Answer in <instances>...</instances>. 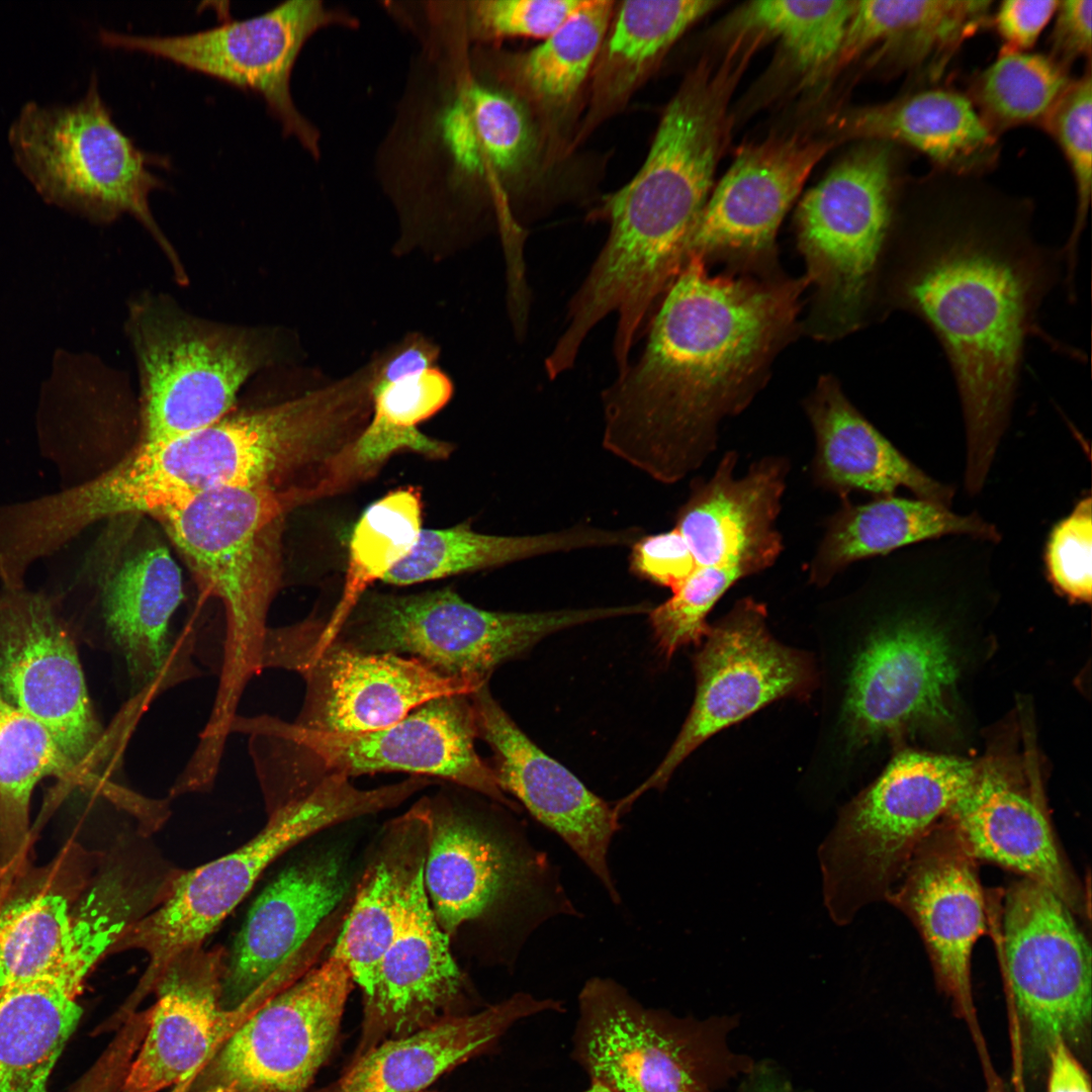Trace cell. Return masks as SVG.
Here are the masks:
<instances>
[{
    "mask_svg": "<svg viewBox=\"0 0 1092 1092\" xmlns=\"http://www.w3.org/2000/svg\"><path fill=\"white\" fill-rule=\"evenodd\" d=\"M923 182L898 203L885 315L919 318L939 343L965 428L964 487L986 485L1009 428L1027 341L1064 284L1060 249L1037 242L1030 203L971 183Z\"/></svg>",
    "mask_w": 1092,
    "mask_h": 1092,
    "instance_id": "1",
    "label": "cell"
},
{
    "mask_svg": "<svg viewBox=\"0 0 1092 1092\" xmlns=\"http://www.w3.org/2000/svg\"><path fill=\"white\" fill-rule=\"evenodd\" d=\"M688 260L649 323L641 356L602 394L603 446L671 484L715 451L725 418L762 387L798 329L805 276L710 275Z\"/></svg>",
    "mask_w": 1092,
    "mask_h": 1092,
    "instance_id": "2",
    "label": "cell"
},
{
    "mask_svg": "<svg viewBox=\"0 0 1092 1092\" xmlns=\"http://www.w3.org/2000/svg\"><path fill=\"white\" fill-rule=\"evenodd\" d=\"M997 544L949 536L887 555L880 608L848 677L845 713L857 744L961 730L965 684L1000 598Z\"/></svg>",
    "mask_w": 1092,
    "mask_h": 1092,
    "instance_id": "3",
    "label": "cell"
},
{
    "mask_svg": "<svg viewBox=\"0 0 1092 1092\" xmlns=\"http://www.w3.org/2000/svg\"><path fill=\"white\" fill-rule=\"evenodd\" d=\"M368 376L357 370L281 402L229 413L199 430L140 441L119 461L51 495L56 528L76 538L118 516L152 515L225 487H266L300 506L317 500L332 461L371 416Z\"/></svg>",
    "mask_w": 1092,
    "mask_h": 1092,
    "instance_id": "4",
    "label": "cell"
},
{
    "mask_svg": "<svg viewBox=\"0 0 1092 1092\" xmlns=\"http://www.w3.org/2000/svg\"><path fill=\"white\" fill-rule=\"evenodd\" d=\"M755 50L733 39L723 57L697 64L666 106L644 164L606 201L610 235L580 286L593 309L641 323L687 264L689 236L728 141L730 101Z\"/></svg>",
    "mask_w": 1092,
    "mask_h": 1092,
    "instance_id": "5",
    "label": "cell"
},
{
    "mask_svg": "<svg viewBox=\"0 0 1092 1092\" xmlns=\"http://www.w3.org/2000/svg\"><path fill=\"white\" fill-rule=\"evenodd\" d=\"M297 507L271 488L225 487L150 515L224 609V660L207 723L214 734L231 730L246 684L263 668L268 611L282 579L284 520Z\"/></svg>",
    "mask_w": 1092,
    "mask_h": 1092,
    "instance_id": "6",
    "label": "cell"
},
{
    "mask_svg": "<svg viewBox=\"0 0 1092 1092\" xmlns=\"http://www.w3.org/2000/svg\"><path fill=\"white\" fill-rule=\"evenodd\" d=\"M893 144L862 141L808 190L796 211L813 305L805 324L836 340L885 315L882 288L898 200Z\"/></svg>",
    "mask_w": 1092,
    "mask_h": 1092,
    "instance_id": "7",
    "label": "cell"
},
{
    "mask_svg": "<svg viewBox=\"0 0 1092 1092\" xmlns=\"http://www.w3.org/2000/svg\"><path fill=\"white\" fill-rule=\"evenodd\" d=\"M398 799L392 785L362 790L347 778H327L271 812L265 827L241 847L173 878L153 911L132 922L110 951L138 949L149 959L125 1005L139 1009L168 963L201 945L281 854L326 828L393 808Z\"/></svg>",
    "mask_w": 1092,
    "mask_h": 1092,
    "instance_id": "8",
    "label": "cell"
},
{
    "mask_svg": "<svg viewBox=\"0 0 1092 1092\" xmlns=\"http://www.w3.org/2000/svg\"><path fill=\"white\" fill-rule=\"evenodd\" d=\"M977 761L905 748L840 812L819 847L825 908L846 925L886 900L923 837L971 786Z\"/></svg>",
    "mask_w": 1092,
    "mask_h": 1092,
    "instance_id": "9",
    "label": "cell"
},
{
    "mask_svg": "<svg viewBox=\"0 0 1092 1092\" xmlns=\"http://www.w3.org/2000/svg\"><path fill=\"white\" fill-rule=\"evenodd\" d=\"M734 1023L647 1008L616 981L597 977L578 995L571 1054L590 1082L617 1092H718L754 1066L728 1045Z\"/></svg>",
    "mask_w": 1092,
    "mask_h": 1092,
    "instance_id": "10",
    "label": "cell"
},
{
    "mask_svg": "<svg viewBox=\"0 0 1092 1092\" xmlns=\"http://www.w3.org/2000/svg\"><path fill=\"white\" fill-rule=\"evenodd\" d=\"M8 141L16 164L46 199L102 220L129 213L168 248L149 206L150 193L165 183L149 166L169 162L140 150L115 124L95 74L75 103H25Z\"/></svg>",
    "mask_w": 1092,
    "mask_h": 1092,
    "instance_id": "11",
    "label": "cell"
},
{
    "mask_svg": "<svg viewBox=\"0 0 1092 1092\" xmlns=\"http://www.w3.org/2000/svg\"><path fill=\"white\" fill-rule=\"evenodd\" d=\"M129 336L142 384L143 436L160 441L226 416L241 386L273 364V332L211 324L160 298L130 308Z\"/></svg>",
    "mask_w": 1092,
    "mask_h": 1092,
    "instance_id": "12",
    "label": "cell"
},
{
    "mask_svg": "<svg viewBox=\"0 0 1092 1092\" xmlns=\"http://www.w3.org/2000/svg\"><path fill=\"white\" fill-rule=\"evenodd\" d=\"M274 738L285 785L273 807L302 798L323 780L339 776L401 771L443 779L516 809L492 768L477 754L478 736L470 695L434 699L400 721L361 733L312 730L295 723L266 721Z\"/></svg>",
    "mask_w": 1092,
    "mask_h": 1092,
    "instance_id": "13",
    "label": "cell"
},
{
    "mask_svg": "<svg viewBox=\"0 0 1092 1092\" xmlns=\"http://www.w3.org/2000/svg\"><path fill=\"white\" fill-rule=\"evenodd\" d=\"M623 613L620 606L492 612L448 587L412 595L367 592L335 640L365 652L408 654L442 674L484 684L497 665L542 638Z\"/></svg>",
    "mask_w": 1092,
    "mask_h": 1092,
    "instance_id": "14",
    "label": "cell"
},
{
    "mask_svg": "<svg viewBox=\"0 0 1092 1092\" xmlns=\"http://www.w3.org/2000/svg\"><path fill=\"white\" fill-rule=\"evenodd\" d=\"M429 803L424 885L448 936L467 922L493 917L524 942L546 920L576 914L556 869L525 833Z\"/></svg>",
    "mask_w": 1092,
    "mask_h": 1092,
    "instance_id": "15",
    "label": "cell"
},
{
    "mask_svg": "<svg viewBox=\"0 0 1092 1092\" xmlns=\"http://www.w3.org/2000/svg\"><path fill=\"white\" fill-rule=\"evenodd\" d=\"M358 25L357 17L346 9L322 0H288L260 15L191 33L135 35L101 30L99 36L106 46L145 52L260 94L284 135L295 138L318 159L321 134L293 101L292 70L315 32Z\"/></svg>",
    "mask_w": 1092,
    "mask_h": 1092,
    "instance_id": "16",
    "label": "cell"
},
{
    "mask_svg": "<svg viewBox=\"0 0 1092 1092\" xmlns=\"http://www.w3.org/2000/svg\"><path fill=\"white\" fill-rule=\"evenodd\" d=\"M353 985L345 963L330 954L241 1023L190 1076L187 1092H308Z\"/></svg>",
    "mask_w": 1092,
    "mask_h": 1092,
    "instance_id": "17",
    "label": "cell"
},
{
    "mask_svg": "<svg viewBox=\"0 0 1092 1092\" xmlns=\"http://www.w3.org/2000/svg\"><path fill=\"white\" fill-rule=\"evenodd\" d=\"M262 663L303 676L296 725L334 733L381 729L434 699L471 695L484 685L442 674L414 657L365 652L337 640L317 648L292 626L268 629Z\"/></svg>",
    "mask_w": 1092,
    "mask_h": 1092,
    "instance_id": "18",
    "label": "cell"
},
{
    "mask_svg": "<svg viewBox=\"0 0 1092 1092\" xmlns=\"http://www.w3.org/2000/svg\"><path fill=\"white\" fill-rule=\"evenodd\" d=\"M765 608L752 599L734 608L705 636L695 656L694 705L667 754L654 772L615 805L623 815L650 789H663L674 769L709 737L767 704L807 690L812 672L807 658L768 633Z\"/></svg>",
    "mask_w": 1092,
    "mask_h": 1092,
    "instance_id": "19",
    "label": "cell"
},
{
    "mask_svg": "<svg viewBox=\"0 0 1092 1092\" xmlns=\"http://www.w3.org/2000/svg\"><path fill=\"white\" fill-rule=\"evenodd\" d=\"M1076 915L1026 878L1004 892L999 946L1018 1014L1039 1046L1076 1037L1091 1014V949Z\"/></svg>",
    "mask_w": 1092,
    "mask_h": 1092,
    "instance_id": "20",
    "label": "cell"
},
{
    "mask_svg": "<svg viewBox=\"0 0 1092 1092\" xmlns=\"http://www.w3.org/2000/svg\"><path fill=\"white\" fill-rule=\"evenodd\" d=\"M0 699L42 724L90 772L102 730L75 643L49 595L0 590Z\"/></svg>",
    "mask_w": 1092,
    "mask_h": 1092,
    "instance_id": "21",
    "label": "cell"
},
{
    "mask_svg": "<svg viewBox=\"0 0 1092 1092\" xmlns=\"http://www.w3.org/2000/svg\"><path fill=\"white\" fill-rule=\"evenodd\" d=\"M835 139L791 134L743 148L711 191L687 242V262L726 260L754 274L777 272L783 218Z\"/></svg>",
    "mask_w": 1092,
    "mask_h": 1092,
    "instance_id": "22",
    "label": "cell"
},
{
    "mask_svg": "<svg viewBox=\"0 0 1092 1092\" xmlns=\"http://www.w3.org/2000/svg\"><path fill=\"white\" fill-rule=\"evenodd\" d=\"M946 818L970 853L1034 881L1090 922L1089 891L1056 838L1036 769L1015 757L988 754Z\"/></svg>",
    "mask_w": 1092,
    "mask_h": 1092,
    "instance_id": "23",
    "label": "cell"
},
{
    "mask_svg": "<svg viewBox=\"0 0 1092 1092\" xmlns=\"http://www.w3.org/2000/svg\"><path fill=\"white\" fill-rule=\"evenodd\" d=\"M977 860L945 817L915 848L886 900L918 930L936 981L964 1014L973 1007L971 961L986 932Z\"/></svg>",
    "mask_w": 1092,
    "mask_h": 1092,
    "instance_id": "24",
    "label": "cell"
},
{
    "mask_svg": "<svg viewBox=\"0 0 1092 1092\" xmlns=\"http://www.w3.org/2000/svg\"><path fill=\"white\" fill-rule=\"evenodd\" d=\"M478 736L494 753L499 788L514 795L540 823L554 831L598 878L614 903L620 895L608 853L619 829L614 807L589 791L541 750L491 697L484 684L470 695Z\"/></svg>",
    "mask_w": 1092,
    "mask_h": 1092,
    "instance_id": "25",
    "label": "cell"
},
{
    "mask_svg": "<svg viewBox=\"0 0 1092 1092\" xmlns=\"http://www.w3.org/2000/svg\"><path fill=\"white\" fill-rule=\"evenodd\" d=\"M449 936L418 883L402 923L363 992L361 1036L353 1059L378 1044L466 1014L471 992Z\"/></svg>",
    "mask_w": 1092,
    "mask_h": 1092,
    "instance_id": "26",
    "label": "cell"
},
{
    "mask_svg": "<svg viewBox=\"0 0 1092 1092\" xmlns=\"http://www.w3.org/2000/svg\"><path fill=\"white\" fill-rule=\"evenodd\" d=\"M225 954L187 948L160 975L144 1039L120 1092H159L196 1072L246 1020L222 1004Z\"/></svg>",
    "mask_w": 1092,
    "mask_h": 1092,
    "instance_id": "27",
    "label": "cell"
},
{
    "mask_svg": "<svg viewBox=\"0 0 1092 1092\" xmlns=\"http://www.w3.org/2000/svg\"><path fill=\"white\" fill-rule=\"evenodd\" d=\"M737 453L726 452L713 475L695 481L678 509L675 527L697 567L739 572L743 578L772 566L784 546L776 528L789 462L766 456L734 477Z\"/></svg>",
    "mask_w": 1092,
    "mask_h": 1092,
    "instance_id": "28",
    "label": "cell"
},
{
    "mask_svg": "<svg viewBox=\"0 0 1092 1092\" xmlns=\"http://www.w3.org/2000/svg\"><path fill=\"white\" fill-rule=\"evenodd\" d=\"M349 888L332 853L282 871L255 900L225 960L223 1006H238L287 966L345 906Z\"/></svg>",
    "mask_w": 1092,
    "mask_h": 1092,
    "instance_id": "29",
    "label": "cell"
},
{
    "mask_svg": "<svg viewBox=\"0 0 1092 1092\" xmlns=\"http://www.w3.org/2000/svg\"><path fill=\"white\" fill-rule=\"evenodd\" d=\"M562 1002L517 993L485 1009L384 1041L352 1060L317 1092H422L441 1075L491 1049L520 1020L561 1012Z\"/></svg>",
    "mask_w": 1092,
    "mask_h": 1092,
    "instance_id": "30",
    "label": "cell"
},
{
    "mask_svg": "<svg viewBox=\"0 0 1092 1092\" xmlns=\"http://www.w3.org/2000/svg\"><path fill=\"white\" fill-rule=\"evenodd\" d=\"M815 435L813 477L843 500L854 490L883 496L898 488L951 508L956 489L927 474L897 449L850 402L839 382L822 376L807 398Z\"/></svg>",
    "mask_w": 1092,
    "mask_h": 1092,
    "instance_id": "31",
    "label": "cell"
},
{
    "mask_svg": "<svg viewBox=\"0 0 1092 1092\" xmlns=\"http://www.w3.org/2000/svg\"><path fill=\"white\" fill-rule=\"evenodd\" d=\"M990 0L855 1L828 74L871 53L889 73L939 77L963 42L990 21Z\"/></svg>",
    "mask_w": 1092,
    "mask_h": 1092,
    "instance_id": "32",
    "label": "cell"
},
{
    "mask_svg": "<svg viewBox=\"0 0 1092 1092\" xmlns=\"http://www.w3.org/2000/svg\"><path fill=\"white\" fill-rule=\"evenodd\" d=\"M429 828V800L390 821L357 885L331 954L345 963L362 992L370 986L423 879Z\"/></svg>",
    "mask_w": 1092,
    "mask_h": 1092,
    "instance_id": "33",
    "label": "cell"
},
{
    "mask_svg": "<svg viewBox=\"0 0 1092 1092\" xmlns=\"http://www.w3.org/2000/svg\"><path fill=\"white\" fill-rule=\"evenodd\" d=\"M836 141L900 144L927 156L940 170L979 174L998 155L997 136L964 94L924 89L889 102L850 109L837 119Z\"/></svg>",
    "mask_w": 1092,
    "mask_h": 1092,
    "instance_id": "34",
    "label": "cell"
},
{
    "mask_svg": "<svg viewBox=\"0 0 1092 1092\" xmlns=\"http://www.w3.org/2000/svg\"><path fill=\"white\" fill-rule=\"evenodd\" d=\"M949 536H972L996 543L1002 538L997 526L977 512L958 514L924 499L895 494L876 496L859 505L845 499L828 520L809 566L810 581L825 585L853 562Z\"/></svg>",
    "mask_w": 1092,
    "mask_h": 1092,
    "instance_id": "35",
    "label": "cell"
},
{
    "mask_svg": "<svg viewBox=\"0 0 1092 1092\" xmlns=\"http://www.w3.org/2000/svg\"><path fill=\"white\" fill-rule=\"evenodd\" d=\"M183 598L180 568L164 546L143 550L104 575L102 615L133 692L153 686L169 663V625Z\"/></svg>",
    "mask_w": 1092,
    "mask_h": 1092,
    "instance_id": "36",
    "label": "cell"
},
{
    "mask_svg": "<svg viewBox=\"0 0 1092 1092\" xmlns=\"http://www.w3.org/2000/svg\"><path fill=\"white\" fill-rule=\"evenodd\" d=\"M643 534L638 527L606 530L578 525L536 535H490L467 523L424 529L410 552L383 578L405 586L503 566L532 557L584 548L631 546Z\"/></svg>",
    "mask_w": 1092,
    "mask_h": 1092,
    "instance_id": "37",
    "label": "cell"
},
{
    "mask_svg": "<svg viewBox=\"0 0 1092 1092\" xmlns=\"http://www.w3.org/2000/svg\"><path fill=\"white\" fill-rule=\"evenodd\" d=\"M46 777L101 788L117 804L124 796L78 766L42 724L0 699V878L21 874L30 842V798Z\"/></svg>",
    "mask_w": 1092,
    "mask_h": 1092,
    "instance_id": "38",
    "label": "cell"
},
{
    "mask_svg": "<svg viewBox=\"0 0 1092 1092\" xmlns=\"http://www.w3.org/2000/svg\"><path fill=\"white\" fill-rule=\"evenodd\" d=\"M717 0H637L621 3L595 64L587 123L612 113L631 95L671 46Z\"/></svg>",
    "mask_w": 1092,
    "mask_h": 1092,
    "instance_id": "39",
    "label": "cell"
},
{
    "mask_svg": "<svg viewBox=\"0 0 1092 1092\" xmlns=\"http://www.w3.org/2000/svg\"><path fill=\"white\" fill-rule=\"evenodd\" d=\"M81 1015L77 996L48 981L1 989L0 1092H49Z\"/></svg>",
    "mask_w": 1092,
    "mask_h": 1092,
    "instance_id": "40",
    "label": "cell"
},
{
    "mask_svg": "<svg viewBox=\"0 0 1092 1092\" xmlns=\"http://www.w3.org/2000/svg\"><path fill=\"white\" fill-rule=\"evenodd\" d=\"M423 500L419 487L402 486L372 503L352 532L341 597L330 617L300 623L302 638L314 647L335 640L346 619L369 587L415 547L422 527Z\"/></svg>",
    "mask_w": 1092,
    "mask_h": 1092,
    "instance_id": "41",
    "label": "cell"
},
{
    "mask_svg": "<svg viewBox=\"0 0 1092 1092\" xmlns=\"http://www.w3.org/2000/svg\"><path fill=\"white\" fill-rule=\"evenodd\" d=\"M13 884L0 906V990L34 981L57 983L74 944L75 903L49 876L16 889Z\"/></svg>",
    "mask_w": 1092,
    "mask_h": 1092,
    "instance_id": "42",
    "label": "cell"
},
{
    "mask_svg": "<svg viewBox=\"0 0 1092 1092\" xmlns=\"http://www.w3.org/2000/svg\"><path fill=\"white\" fill-rule=\"evenodd\" d=\"M855 1H752L732 18L737 34L780 41L797 69L809 78L825 75L841 44Z\"/></svg>",
    "mask_w": 1092,
    "mask_h": 1092,
    "instance_id": "43",
    "label": "cell"
},
{
    "mask_svg": "<svg viewBox=\"0 0 1092 1092\" xmlns=\"http://www.w3.org/2000/svg\"><path fill=\"white\" fill-rule=\"evenodd\" d=\"M1072 80L1049 56L1002 51L973 85L983 121L996 134L1023 124L1042 125Z\"/></svg>",
    "mask_w": 1092,
    "mask_h": 1092,
    "instance_id": "44",
    "label": "cell"
},
{
    "mask_svg": "<svg viewBox=\"0 0 1092 1092\" xmlns=\"http://www.w3.org/2000/svg\"><path fill=\"white\" fill-rule=\"evenodd\" d=\"M614 2L583 0L570 17L519 63V77L541 103L569 102L595 66L607 35Z\"/></svg>",
    "mask_w": 1092,
    "mask_h": 1092,
    "instance_id": "45",
    "label": "cell"
},
{
    "mask_svg": "<svg viewBox=\"0 0 1092 1092\" xmlns=\"http://www.w3.org/2000/svg\"><path fill=\"white\" fill-rule=\"evenodd\" d=\"M1060 146L1076 189V214L1070 236L1060 249L1065 263L1064 286L1075 295L1078 246L1085 229L1092 187V73L1091 64L1072 81L1042 125Z\"/></svg>",
    "mask_w": 1092,
    "mask_h": 1092,
    "instance_id": "46",
    "label": "cell"
},
{
    "mask_svg": "<svg viewBox=\"0 0 1092 1092\" xmlns=\"http://www.w3.org/2000/svg\"><path fill=\"white\" fill-rule=\"evenodd\" d=\"M451 443L432 438L419 428H402L370 417L358 437L331 464L320 499L341 494L374 477L393 456L402 452L430 460L447 459Z\"/></svg>",
    "mask_w": 1092,
    "mask_h": 1092,
    "instance_id": "47",
    "label": "cell"
},
{
    "mask_svg": "<svg viewBox=\"0 0 1092 1092\" xmlns=\"http://www.w3.org/2000/svg\"><path fill=\"white\" fill-rule=\"evenodd\" d=\"M743 576L731 569L697 567L672 597L647 613L657 646L665 657L699 643L708 630L707 616L721 597Z\"/></svg>",
    "mask_w": 1092,
    "mask_h": 1092,
    "instance_id": "48",
    "label": "cell"
},
{
    "mask_svg": "<svg viewBox=\"0 0 1092 1092\" xmlns=\"http://www.w3.org/2000/svg\"><path fill=\"white\" fill-rule=\"evenodd\" d=\"M1045 576L1073 603L1092 598V496L1083 495L1051 529L1043 548Z\"/></svg>",
    "mask_w": 1092,
    "mask_h": 1092,
    "instance_id": "49",
    "label": "cell"
},
{
    "mask_svg": "<svg viewBox=\"0 0 1092 1092\" xmlns=\"http://www.w3.org/2000/svg\"><path fill=\"white\" fill-rule=\"evenodd\" d=\"M470 96L489 158L497 175L518 168L528 152L530 129L518 101L479 80L471 71Z\"/></svg>",
    "mask_w": 1092,
    "mask_h": 1092,
    "instance_id": "50",
    "label": "cell"
},
{
    "mask_svg": "<svg viewBox=\"0 0 1092 1092\" xmlns=\"http://www.w3.org/2000/svg\"><path fill=\"white\" fill-rule=\"evenodd\" d=\"M630 571L652 583L676 590L697 568L680 532L672 530L642 535L631 545Z\"/></svg>",
    "mask_w": 1092,
    "mask_h": 1092,
    "instance_id": "51",
    "label": "cell"
},
{
    "mask_svg": "<svg viewBox=\"0 0 1092 1092\" xmlns=\"http://www.w3.org/2000/svg\"><path fill=\"white\" fill-rule=\"evenodd\" d=\"M1050 37V58L1068 70L1075 61L1091 63L1092 0L1059 1Z\"/></svg>",
    "mask_w": 1092,
    "mask_h": 1092,
    "instance_id": "52",
    "label": "cell"
},
{
    "mask_svg": "<svg viewBox=\"0 0 1092 1092\" xmlns=\"http://www.w3.org/2000/svg\"><path fill=\"white\" fill-rule=\"evenodd\" d=\"M1058 0H1004L995 13L1002 51L1024 52L1033 47L1055 15Z\"/></svg>",
    "mask_w": 1092,
    "mask_h": 1092,
    "instance_id": "53",
    "label": "cell"
},
{
    "mask_svg": "<svg viewBox=\"0 0 1092 1092\" xmlns=\"http://www.w3.org/2000/svg\"><path fill=\"white\" fill-rule=\"evenodd\" d=\"M1050 1056L1048 1092H1091L1088 1075L1065 1040H1058Z\"/></svg>",
    "mask_w": 1092,
    "mask_h": 1092,
    "instance_id": "54",
    "label": "cell"
},
{
    "mask_svg": "<svg viewBox=\"0 0 1092 1092\" xmlns=\"http://www.w3.org/2000/svg\"><path fill=\"white\" fill-rule=\"evenodd\" d=\"M743 1092H794L790 1082L768 1065L753 1066Z\"/></svg>",
    "mask_w": 1092,
    "mask_h": 1092,
    "instance_id": "55",
    "label": "cell"
},
{
    "mask_svg": "<svg viewBox=\"0 0 1092 1092\" xmlns=\"http://www.w3.org/2000/svg\"><path fill=\"white\" fill-rule=\"evenodd\" d=\"M15 879L16 878L13 877V876H7V877L0 878V906H1L2 902L4 901L8 891H9L10 887L12 886Z\"/></svg>",
    "mask_w": 1092,
    "mask_h": 1092,
    "instance_id": "56",
    "label": "cell"
},
{
    "mask_svg": "<svg viewBox=\"0 0 1092 1092\" xmlns=\"http://www.w3.org/2000/svg\"><path fill=\"white\" fill-rule=\"evenodd\" d=\"M582 1092H617V1091H615V1090L611 1089L610 1087H608L606 1085H603L601 1083L590 1082L589 1087L587 1089L583 1090Z\"/></svg>",
    "mask_w": 1092,
    "mask_h": 1092,
    "instance_id": "57",
    "label": "cell"
},
{
    "mask_svg": "<svg viewBox=\"0 0 1092 1092\" xmlns=\"http://www.w3.org/2000/svg\"><path fill=\"white\" fill-rule=\"evenodd\" d=\"M191 1075L187 1076L185 1079L173 1086L170 1092H187L188 1082Z\"/></svg>",
    "mask_w": 1092,
    "mask_h": 1092,
    "instance_id": "58",
    "label": "cell"
},
{
    "mask_svg": "<svg viewBox=\"0 0 1092 1092\" xmlns=\"http://www.w3.org/2000/svg\"><path fill=\"white\" fill-rule=\"evenodd\" d=\"M422 1092H431V1091H422Z\"/></svg>",
    "mask_w": 1092,
    "mask_h": 1092,
    "instance_id": "59",
    "label": "cell"
}]
</instances>
